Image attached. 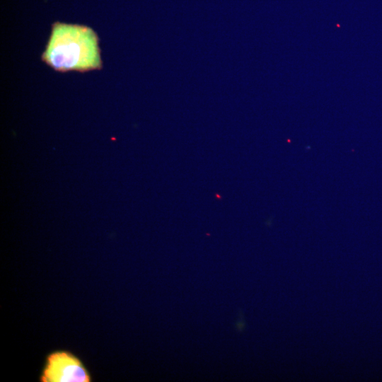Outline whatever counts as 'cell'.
<instances>
[{
	"mask_svg": "<svg viewBox=\"0 0 382 382\" xmlns=\"http://www.w3.org/2000/svg\"><path fill=\"white\" fill-rule=\"evenodd\" d=\"M42 58L60 71H88L101 65L96 33L79 25L55 23Z\"/></svg>",
	"mask_w": 382,
	"mask_h": 382,
	"instance_id": "cell-1",
	"label": "cell"
},
{
	"mask_svg": "<svg viewBox=\"0 0 382 382\" xmlns=\"http://www.w3.org/2000/svg\"><path fill=\"white\" fill-rule=\"evenodd\" d=\"M41 382H90L91 377L82 361L70 352L57 350L45 359Z\"/></svg>",
	"mask_w": 382,
	"mask_h": 382,
	"instance_id": "cell-2",
	"label": "cell"
}]
</instances>
